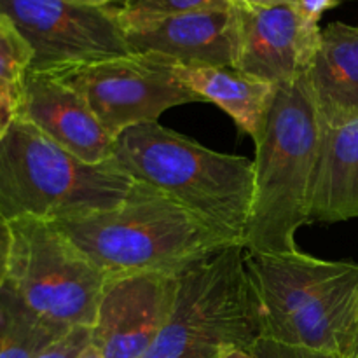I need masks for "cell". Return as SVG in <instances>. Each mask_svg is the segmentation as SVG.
<instances>
[{
  "label": "cell",
  "instance_id": "obj_14",
  "mask_svg": "<svg viewBox=\"0 0 358 358\" xmlns=\"http://www.w3.org/2000/svg\"><path fill=\"white\" fill-rule=\"evenodd\" d=\"M358 219V117L322 126L310 196V222Z\"/></svg>",
  "mask_w": 358,
  "mask_h": 358
},
{
  "label": "cell",
  "instance_id": "obj_27",
  "mask_svg": "<svg viewBox=\"0 0 358 358\" xmlns=\"http://www.w3.org/2000/svg\"><path fill=\"white\" fill-rule=\"evenodd\" d=\"M69 2L80 3V6H91V7H107V6H112V0H69Z\"/></svg>",
  "mask_w": 358,
  "mask_h": 358
},
{
  "label": "cell",
  "instance_id": "obj_21",
  "mask_svg": "<svg viewBox=\"0 0 358 358\" xmlns=\"http://www.w3.org/2000/svg\"><path fill=\"white\" fill-rule=\"evenodd\" d=\"M250 352L255 358H341L338 355L317 350L303 348V346H290L283 343L273 341V339L257 338L252 345Z\"/></svg>",
  "mask_w": 358,
  "mask_h": 358
},
{
  "label": "cell",
  "instance_id": "obj_15",
  "mask_svg": "<svg viewBox=\"0 0 358 358\" xmlns=\"http://www.w3.org/2000/svg\"><path fill=\"white\" fill-rule=\"evenodd\" d=\"M308 83L322 126L358 117V27L334 21L322 30Z\"/></svg>",
  "mask_w": 358,
  "mask_h": 358
},
{
  "label": "cell",
  "instance_id": "obj_3",
  "mask_svg": "<svg viewBox=\"0 0 358 358\" xmlns=\"http://www.w3.org/2000/svg\"><path fill=\"white\" fill-rule=\"evenodd\" d=\"M247 252V250H245ZM259 338L343 357L358 338V264L299 250L250 254Z\"/></svg>",
  "mask_w": 358,
  "mask_h": 358
},
{
  "label": "cell",
  "instance_id": "obj_9",
  "mask_svg": "<svg viewBox=\"0 0 358 358\" xmlns=\"http://www.w3.org/2000/svg\"><path fill=\"white\" fill-rule=\"evenodd\" d=\"M34 51L28 70H55L131 55L117 7L69 0H0Z\"/></svg>",
  "mask_w": 358,
  "mask_h": 358
},
{
  "label": "cell",
  "instance_id": "obj_4",
  "mask_svg": "<svg viewBox=\"0 0 358 358\" xmlns=\"http://www.w3.org/2000/svg\"><path fill=\"white\" fill-rule=\"evenodd\" d=\"M320 142L322 121L308 76L276 86L268 126L255 145L254 198L245 250H297V231L310 224L311 184Z\"/></svg>",
  "mask_w": 358,
  "mask_h": 358
},
{
  "label": "cell",
  "instance_id": "obj_11",
  "mask_svg": "<svg viewBox=\"0 0 358 358\" xmlns=\"http://www.w3.org/2000/svg\"><path fill=\"white\" fill-rule=\"evenodd\" d=\"M234 13L238 17L234 69L275 86L308 76L320 45V24L304 20L289 2L262 9H234Z\"/></svg>",
  "mask_w": 358,
  "mask_h": 358
},
{
  "label": "cell",
  "instance_id": "obj_24",
  "mask_svg": "<svg viewBox=\"0 0 358 358\" xmlns=\"http://www.w3.org/2000/svg\"><path fill=\"white\" fill-rule=\"evenodd\" d=\"M10 247H13V231H10V220L3 217L0 212V289L6 285L7 273H9Z\"/></svg>",
  "mask_w": 358,
  "mask_h": 358
},
{
  "label": "cell",
  "instance_id": "obj_25",
  "mask_svg": "<svg viewBox=\"0 0 358 358\" xmlns=\"http://www.w3.org/2000/svg\"><path fill=\"white\" fill-rule=\"evenodd\" d=\"M234 9H262V7L275 6V3L287 2V0H229Z\"/></svg>",
  "mask_w": 358,
  "mask_h": 358
},
{
  "label": "cell",
  "instance_id": "obj_7",
  "mask_svg": "<svg viewBox=\"0 0 358 358\" xmlns=\"http://www.w3.org/2000/svg\"><path fill=\"white\" fill-rule=\"evenodd\" d=\"M10 231L6 285L59 331L93 327L107 273L49 220L20 217L10 220Z\"/></svg>",
  "mask_w": 358,
  "mask_h": 358
},
{
  "label": "cell",
  "instance_id": "obj_5",
  "mask_svg": "<svg viewBox=\"0 0 358 358\" xmlns=\"http://www.w3.org/2000/svg\"><path fill=\"white\" fill-rule=\"evenodd\" d=\"M135 180L117 161L87 164L17 117L0 140V212L56 220L114 208Z\"/></svg>",
  "mask_w": 358,
  "mask_h": 358
},
{
  "label": "cell",
  "instance_id": "obj_20",
  "mask_svg": "<svg viewBox=\"0 0 358 358\" xmlns=\"http://www.w3.org/2000/svg\"><path fill=\"white\" fill-rule=\"evenodd\" d=\"M91 343V329L73 327L56 341H52L37 358H79L87 345Z\"/></svg>",
  "mask_w": 358,
  "mask_h": 358
},
{
  "label": "cell",
  "instance_id": "obj_13",
  "mask_svg": "<svg viewBox=\"0 0 358 358\" xmlns=\"http://www.w3.org/2000/svg\"><path fill=\"white\" fill-rule=\"evenodd\" d=\"M131 52H154L185 65L234 66L238 17L233 7L206 9L122 27Z\"/></svg>",
  "mask_w": 358,
  "mask_h": 358
},
{
  "label": "cell",
  "instance_id": "obj_6",
  "mask_svg": "<svg viewBox=\"0 0 358 358\" xmlns=\"http://www.w3.org/2000/svg\"><path fill=\"white\" fill-rule=\"evenodd\" d=\"M259 310L243 245H231L180 276L177 304L142 358H220L252 348Z\"/></svg>",
  "mask_w": 358,
  "mask_h": 358
},
{
  "label": "cell",
  "instance_id": "obj_17",
  "mask_svg": "<svg viewBox=\"0 0 358 358\" xmlns=\"http://www.w3.org/2000/svg\"><path fill=\"white\" fill-rule=\"evenodd\" d=\"M63 334L28 310L9 287L0 289V358H37Z\"/></svg>",
  "mask_w": 358,
  "mask_h": 358
},
{
  "label": "cell",
  "instance_id": "obj_26",
  "mask_svg": "<svg viewBox=\"0 0 358 358\" xmlns=\"http://www.w3.org/2000/svg\"><path fill=\"white\" fill-rule=\"evenodd\" d=\"M220 358H255L254 353L248 348H240V346H233V348L227 350Z\"/></svg>",
  "mask_w": 358,
  "mask_h": 358
},
{
  "label": "cell",
  "instance_id": "obj_12",
  "mask_svg": "<svg viewBox=\"0 0 358 358\" xmlns=\"http://www.w3.org/2000/svg\"><path fill=\"white\" fill-rule=\"evenodd\" d=\"M17 117L31 122L83 163L103 164L114 159L115 140L86 100L55 73L28 70Z\"/></svg>",
  "mask_w": 358,
  "mask_h": 358
},
{
  "label": "cell",
  "instance_id": "obj_1",
  "mask_svg": "<svg viewBox=\"0 0 358 358\" xmlns=\"http://www.w3.org/2000/svg\"><path fill=\"white\" fill-rule=\"evenodd\" d=\"M52 224L108 276L145 271L184 275L236 245L170 196L138 180L114 208Z\"/></svg>",
  "mask_w": 358,
  "mask_h": 358
},
{
  "label": "cell",
  "instance_id": "obj_19",
  "mask_svg": "<svg viewBox=\"0 0 358 358\" xmlns=\"http://www.w3.org/2000/svg\"><path fill=\"white\" fill-rule=\"evenodd\" d=\"M229 0H122L117 6L121 27L143 23V21L163 20L206 9H227Z\"/></svg>",
  "mask_w": 358,
  "mask_h": 358
},
{
  "label": "cell",
  "instance_id": "obj_18",
  "mask_svg": "<svg viewBox=\"0 0 358 358\" xmlns=\"http://www.w3.org/2000/svg\"><path fill=\"white\" fill-rule=\"evenodd\" d=\"M34 59L30 44L10 21L0 13V87L23 93V80Z\"/></svg>",
  "mask_w": 358,
  "mask_h": 358
},
{
  "label": "cell",
  "instance_id": "obj_8",
  "mask_svg": "<svg viewBox=\"0 0 358 358\" xmlns=\"http://www.w3.org/2000/svg\"><path fill=\"white\" fill-rule=\"evenodd\" d=\"M41 72L55 73L73 87L114 140L133 126L157 122L170 108L203 101L177 79L173 59L154 52Z\"/></svg>",
  "mask_w": 358,
  "mask_h": 358
},
{
  "label": "cell",
  "instance_id": "obj_22",
  "mask_svg": "<svg viewBox=\"0 0 358 358\" xmlns=\"http://www.w3.org/2000/svg\"><path fill=\"white\" fill-rule=\"evenodd\" d=\"M21 93L7 87H0V140L9 133L20 112Z\"/></svg>",
  "mask_w": 358,
  "mask_h": 358
},
{
  "label": "cell",
  "instance_id": "obj_28",
  "mask_svg": "<svg viewBox=\"0 0 358 358\" xmlns=\"http://www.w3.org/2000/svg\"><path fill=\"white\" fill-rule=\"evenodd\" d=\"M79 358H103V355H101V352L93 345V343H90V345L84 348V352L80 353Z\"/></svg>",
  "mask_w": 358,
  "mask_h": 358
},
{
  "label": "cell",
  "instance_id": "obj_16",
  "mask_svg": "<svg viewBox=\"0 0 358 358\" xmlns=\"http://www.w3.org/2000/svg\"><path fill=\"white\" fill-rule=\"evenodd\" d=\"M173 72L203 101H212L231 115L254 143L261 142L275 101L276 86L234 66L185 65L173 62Z\"/></svg>",
  "mask_w": 358,
  "mask_h": 358
},
{
  "label": "cell",
  "instance_id": "obj_29",
  "mask_svg": "<svg viewBox=\"0 0 358 358\" xmlns=\"http://www.w3.org/2000/svg\"><path fill=\"white\" fill-rule=\"evenodd\" d=\"M341 358H358V338L355 339V343H353L352 348H350Z\"/></svg>",
  "mask_w": 358,
  "mask_h": 358
},
{
  "label": "cell",
  "instance_id": "obj_23",
  "mask_svg": "<svg viewBox=\"0 0 358 358\" xmlns=\"http://www.w3.org/2000/svg\"><path fill=\"white\" fill-rule=\"evenodd\" d=\"M304 20L311 21V23H320L322 16L327 10L336 9L341 6L343 0H287Z\"/></svg>",
  "mask_w": 358,
  "mask_h": 358
},
{
  "label": "cell",
  "instance_id": "obj_2",
  "mask_svg": "<svg viewBox=\"0 0 358 358\" xmlns=\"http://www.w3.org/2000/svg\"><path fill=\"white\" fill-rule=\"evenodd\" d=\"M114 159L133 178L170 196L201 222L243 245L254 198V161L217 152L159 122L115 138Z\"/></svg>",
  "mask_w": 358,
  "mask_h": 358
},
{
  "label": "cell",
  "instance_id": "obj_10",
  "mask_svg": "<svg viewBox=\"0 0 358 358\" xmlns=\"http://www.w3.org/2000/svg\"><path fill=\"white\" fill-rule=\"evenodd\" d=\"M182 275L128 273L108 276L91 327L103 358H142L171 317Z\"/></svg>",
  "mask_w": 358,
  "mask_h": 358
}]
</instances>
